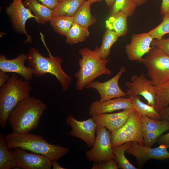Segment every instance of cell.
Returning <instances> with one entry per match:
<instances>
[{
	"label": "cell",
	"instance_id": "23",
	"mask_svg": "<svg viewBox=\"0 0 169 169\" xmlns=\"http://www.w3.org/2000/svg\"><path fill=\"white\" fill-rule=\"evenodd\" d=\"M50 24L54 29L59 34L66 36L74 23V16L54 15L50 20Z\"/></svg>",
	"mask_w": 169,
	"mask_h": 169
},
{
	"label": "cell",
	"instance_id": "16",
	"mask_svg": "<svg viewBox=\"0 0 169 169\" xmlns=\"http://www.w3.org/2000/svg\"><path fill=\"white\" fill-rule=\"evenodd\" d=\"M132 99L131 97L125 98L123 97L116 98L103 102L96 100L91 104L89 113L92 116L122 109H134L131 102Z\"/></svg>",
	"mask_w": 169,
	"mask_h": 169
},
{
	"label": "cell",
	"instance_id": "5",
	"mask_svg": "<svg viewBox=\"0 0 169 169\" xmlns=\"http://www.w3.org/2000/svg\"><path fill=\"white\" fill-rule=\"evenodd\" d=\"M27 60L32 69L33 74L38 78L42 77L47 73L55 76L60 83L63 91H67L72 81V78L63 70L61 63L63 59L60 56L52 54L46 57L34 47H32L27 54Z\"/></svg>",
	"mask_w": 169,
	"mask_h": 169
},
{
	"label": "cell",
	"instance_id": "40",
	"mask_svg": "<svg viewBox=\"0 0 169 169\" xmlns=\"http://www.w3.org/2000/svg\"><path fill=\"white\" fill-rule=\"evenodd\" d=\"M10 77L6 72L0 71V87L5 84L9 80Z\"/></svg>",
	"mask_w": 169,
	"mask_h": 169
},
{
	"label": "cell",
	"instance_id": "25",
	"mask_svg": "<svg viewBox=\"0 0 169 169\" xmlns=\"http://www.w3.org/2000/svg\"><path fill=\"white\" fill-rule=\"evenodd\" d=\"M141 122L142 133L145 132L169 130V122L164 119L159 120L141 115Z\"/></svg>",
	"mask_w": 169,
	"mask_h": 169
},
{
	"label": "cell",
	"instance_id": "45",
	"mask_svg": "<svg viewBox=\"0 0 169 169\" xmlns=\"http://www.w3.org/2000/svg\"><path fill=\"white\" fill-rule=\"evenodd\" d=\"M59 2H60L62 1H63L64 0H58ZM88 0V1H90L91 2H92L93 3H95V2H100L101 1V0Z\"/></svg>",
	"mask_w": 169,
	"mask_h": 169
},
{
	"label": "cell",
	"instance_id": "13",
	"mask_svg": "<svg viewBox=\"0 0 169 169\" xmlns=\"http://www.w3.org/2000/svg\"><path fill=\"white\" fill-rule=\"evenodd\" d=\"M67 124L71 128L70 135L80 139L90 147L95 143L97 124L91 117L84 120H76L72 115H69L66 119Z\"/></svg>",
	"mask_w": 169,
	"mask_h": 169
},
{
	"label": "cell",
	"instance_id": "9",
	"mask_svg": "<svg viewBox=\"0 0 169 169\" xmlns=\"http://www.w3.org/2000/svg\"><path fill=\"white\" fill-rule=\"evenodd\" d=\"M125 71V67H121L116 75L109 80L104 82L93 81L86 87L96 90L100 97L99 101L101 102L114 98L126 96L128 95L127 93L122 91L119 84V79Z\"/></svg>",
	"mask_w": 169,
	"mask_h": 169
},
{
	"label": "cell",
	"instance_id": "14",
	"mask_svg": "<svg viewBox=\"0 0 169 169\" xmlns=\"http://www.w3.org/2000/svg\"><path fill=\"white\" fill-rule=\"evenodd\" d=\"M6 10L15 28L18 31L26 35V42L31 41V37L28 34L25 29V24L28 19L31 18L35 19V17L30 10L24 5L23 0H13L7 7Z\"/></svg>",
	"mask_w": 169,
	"mask_h": 169
},
{
	"label": "cell",
	"instance_id": "8",
	"mask_svg": "<svg viewBox=\"0 0 169 169\" xmlns=\"http://www.w3.org/2000/svg\"><path fill=\"white\" fill-rule=\"evenodd\" d=\"M96 136L92 148L86 153L89 161L98 163L110 159H115L111 145V133L105 126L97 125Z\"/></svg>",
	"mask_w": 169,
	"mask_h": 169
},
{
	"label": "cell",
	"instance_id": "19",
	"mask_svg": "<svg viewBox=\"0 0 169 169\" xmlns=\"http://www.w3.org/2000/svg\"><path fill=\"white\" fill-rule=\"evenodd\" d=\"M127 17L122 12L110 15L105 21V27L114 31L119 37L123 36L128 32Z\"/></svg>",
	"mask_w": 169,
	"mask_h": 169
},
{
	"label": "cell",
	"instance_id": "6",
	"mask_svg": "<svg viewBox=\"0 0 169 169\" xmlns=\"http://www.w3.org/2000/svg\"><path fill=\"white\" fill-rule=\"evenodd\" d=\"M140 62L146 68L147 75L154 86L169 81V56L161 49L153 47Z\"/></svg>",
	"mask_w": 169,
	"mask_h": 169
},
{
	"label": "cell",
	"instance_id": "4",
	"mask_svg": "<svg viewBox=\"0 0 169 169\" xmlns=\"http://www.w3.org/2000/svg\"><path fill=\"white\" fill-rule=\"evenodd\" d=\"M32 89L28 81L13 73L0 89V126L6 127L10 112L20 101L30 97Z\"/></svg>",
	"mask_w": 169,
	"mask_h": 169
},
{
	"label": "cell",
	"instance_id": "30",
	"mask_svg": "<svg viewBox=\"0 0 169 169\" xmlns=\"http://www.w3.org/2000/svg\"><path fill=\"white\" fill-rule=\"evenodd\" d=\"M137 5L134 0H115L113 5L110 7V15L120 12L125 13L128 17L132 16L136 10Z\"/></svg>",
	"mask_w": 169,
	"mask_h": 169
},
{
	"label": "cell",
	"instance_id": "41",
	"mask_svg": "<svg viewBox=\"0 0 169 169\" xmlns=\"http://www.w3.org/2000/svg\"><path fill=\"white\" fill-rule=\"evenodd\" d=\"M160 115L162 119H164L169 122V106L163 110Z\"/></svg>",
	"mask_w": 169,
	"mask_h": 169
},
{
	"label": "cell",
	"instance_id": "43",
	"mask_svg": "<svg viewBox=\"0 0 169 169\" xmlns=\"http://www.w3.org/2000/svg\"><path fill=\"white\" fill-rule=\"evenodd\" d=\"M108 6L111 7L114 4L115 0H104Z\"/></svg>",
	"mask_w": 169,
	"mask_h": 169
},
{
	"label": "cell",
	"instance_id": "42",
	"mask_svg": "<svg viewBox=\"0 0 169 169\" xmlns=\"http://www.w3.org/2000/svg\"><path fill=\"white\" fill-rule=\"evenodd\" d=\"M52 167L53 169H66V168L62 166L58 162V161L56 160L52 162Z\"/></svg>",
	"mask_w": 169,
	"mask_h": 169
},
{
	"label": "cell",
	"instance_id": "36",
	"mask_svg": "<svg viewBox=\"0 0 169 169\" xmlns=\"http://www.w3.org/2000/svg\"><path fill=\"white\" fill-rule=\"evenodd\" d=\"M151 45L153 47L159 48L169 56V38L154 39L151 43Z\"/></svg>",
	"mask_w": 169,
	"mask_h": 169
},
{
	"label": "cell",
	"instance_id": "3",
	"mask_svg": "<svg viewBox=\"0 0 169 169\" xmlns=\"http://www.w3.org/2000/svg\"><path fill=\"white\" fill-rule=\"evenodd\" d=\"M99 48L97 45L94 50L86 47L79 50V53L81 57L79 59L80 69L75 74L77 90H83L89 84L101 75L111 74V71L106 66L110 58H101L98 53Z\"/></svg>",
	"mask_w": 169,
	"mask_h": 169
},
{
	"label": "cell",
	"instance_id": "33",
	"mask_svg": "<svg viewBox=\"0 0 169 169\" xmlns=\"http://www.w3.org/2000/svg\"><path fill=\"white\" fill-rule=\"evenodd\" d=\"M130 109L113 113H103L92 116L97 125H102L104 123L121 116L128 112Z\"/></svg>",
	"mask_w": 169,
	"mask_h": 169
},
{
	"label": "cell",
	"instance_id": "39",
	"mask_svg": "<svg viewBox=\"0 0 169 169\" xmlns=\"http://www.w3.org/2000/svg\"><path fill=\"white\" fill-rule=\"evenodd\" d=\"M169 12V0H162L160 7V14L164 15Z\"/></svg>",
	"mask_w": 169,
	"mask_h": 169
},
{
	"label": "cell",
	"instance_id": "2",
	"mask_svg": "<svg viewBox=\"0 0 169 169\" xmlns=\"http://www.w3.org/2000/svg\"><path fill=\"white\" fill-rule=\"evenodd\" d=\"M4 139L9 149L18 147L26 151L45 156L52 162L58 161L69 152L67 147L50 143L42 136L29 132H12L6 135Z\"/></svg>",
	"mask_w": 169,
	"mask_h": 169
},
{
	"label": "cell",
	"instance_id": "34",
	"mask_svg": "<svg viewBox=\"0 0 169 169\" xmlns=\"http://www.w3.org/2000/svg\"><path fill=\"white\" fill-rule=\"evenodd\" d=\"M165 131L164 130H160L143 133L144 146L151 147L157 141L161 134Z\"/></svg>",
	"mask_w": 169,
	"mask_h": 169
},
{
	"label": "cell",
	"instance_id": "12",
	"mask_svg": "<svg viewBox=\"0 0 169 169\" xmlns=\"http://www.w3.org/2000/svg\"><path fill=\"white\" fill-rule=\"evenodd\" d=\"M165 146L160 145L158 147L151 148L132 141L131 146L126 152L136 158L138 167H142L149 160H164L169 158V152Z\"/></svg>",
	"mask_w": 169,
	"mask_h": 169
},
{
	"label": "cell",
	"instance_id": "35",
	"mask_svg": "<svg viewBox=\"0 0 169 169\" xmlns=\"http://www.w3.org/2000/svg\"><path fill=\"white\" fill-rule=\"evenodd\" d=\"M110 159L106 161L95 163L92 167V169H118L119 167L115 160Z\"/></svg>",
	"mask_w": 169,
	"mask_h": 169
},
{
	"label": "cell",
	"instance_id": "29",
	"mask_svg": "<svg viewBox=\"0 0 169 169\" xmlns=\"http://www.w3.org/2000/svg\"><path fill=\"white\" fill-rule=\"evenodd\" d=\"M131 98L133 108L141 115H145L155 120H162L160 114L156 110L155 108L141 101L138 95Z\"/></svg>",
	"mask_w": 169,
	"mask_h": 169
},
{
	"label": "cell",
	"instance_id": "20",
	"mask_svg": "<svg viewBox=\"0 0 169 169\" xmlns=\"http://www.w3.org/2000/svg\"><path fill=\"white\" fill-rule=\"evenodd\" d=\"M92 3L86 0L82 4L73 16L74 23L86 28L95 23L96 18L92 15L90 12V5Z\"/></svg>",
	"mask_w": 169,
	"mask_h": 169
},
{
	"label": "cell",
	"instance_id": "31",
	"mask_svg": "<svg viewBox=\"0 0 169 169\" xmlns=\"http://www.w3.org/2000/svg\"><path fill=\"white\" fill-rule=\"evenodd\" d=\"M136 111L134 109H130L126 114L111 120L105 122L101 125L107 128L113 135L118 129L121 128L125 123L129 116Z\"/></svg>",
	"mask_w": 169,
	"mask_h": 169
},
{
	"label": "cell",
	"instance_id": "10",
	"mask_svg": "<svg viewBox=\"0 0 169 169\" xmlns=\"http://www.w3.org/2000/svg\"><path fill=\"white\" fill-rule=\"evenodd\" d=\"M125 85L127 88L126 93L130 97L141 95L147 101L148 104L155 108L156 94L154 86L141 73L140 75H133L130 81Z\"/></svg>",
	"mask_w": 169,
	"mask_h": 169
},
{
	"label": "cell",
	"instance_id": "28",
	"mask_svg": "<svg viewBox=\"0 0 169 169\" xmlns=\"http://www.w3.org/2000/svg\"><path fill=\"white\" fill-rule=\"evenodd\" d=\"M119 37L114 31L107 29L103 36L101 44L98 50V54L101 58H107L110 54L111 47Z\"/></svg>",
	"mask_w": 169,
	"mask_h": 169
},
{
	"label": "cell",
	"instance_id": "44",
	"mask_svg": "<svg viewBox=\"0 0 169 169\" xmlns=\"http://www.w3.org/2000/svg\"><path fill=\"white\" fill-rule=\"evenodd\" d=\"M147 0H134L137 6L143 4Z\"/></svg>",
	"mask_w": 169,
	"mask_h": 169
},
{
	"label": "cell",
	"instance_id": "26",
	"mask_svg": "<svg viewBox=\"0 0 169 169\" xmlns=\"http://www.w3.org/2000/svg\"><path fill=\"white\" fill-rule=\"evenodd\" d=\"M156 94L155 108L160 113L169 105V81L157 87L154 86Z\"/></svg>",
	"mask_w": 169,
	"mask_h": 169
},
{
	"label": "cell",
	"instance_id": "21",
	"mask_svg": "<svg viewBox=\"0 0 169 169\" xmlns=\"http://www.w3.org/2000/svg\"><path fill=\"white\" fill-rule=\"evenodd\" d=\"M87 0H64L59 2L54 9V15L73 16Z\"/></svg>",
	"mask_w": 169,
	"mask_h": 169
},
{
	"label": "cell",
	"instance_id": "22",
	"mask_svg": "<svg viewBox=\"0 0 169 169\" xmlns=\"http://www.w3.org/2000/svg\"><path fill=\"white\" fill-rule=\"evenodd\" d=\"M17 166L14 156L7 146L2 133L0 134V169H10Z\"/></svg>",
	"mask_w": 169,
	"mask_h": 169
},
{
	"label": "cell",
	"instance_id": "27",
	"mask_svg": "<svg viewBox=\"0 0 169 169\" xmlns=\"http://www.w3.org/2000/svg\"><path fill=\"white\" fill-rule=\"evenodd\" d=\"M132 141L125 142L121 145L112 147L115 160L118 163L119 168L122 169H137L127 159L125 156V152L131 146Z\"/></svg>",
	"mask_w": 169,
	"mask_h": 169
},
{
	"label": "cell",
	"instance_id": "18",
	"mask_svg": "<svg viewBox=\"0 0 169 169\" xmlns=\"http://www.w3.org/2000/svg\"><path fill=\"white\" fill-rule=\"evenodd\" d=\"M23 3L25 7L33 12L36 21L39 24H44L54 16L53 9L41 4L37 0H23Z\"/></svg>",
	"mask_w": 169,
	"mask_h": 169
},
{
	"label": "cell",
	"instance_id": "17",
	"mask_svg": "<svg viewBox=\"0 0 169 169\" xmlns=\"http://www.w3.org/2000/svg\"><path fill=\"white\" fill-rule=\"evenodd\" d=\"M27 59V54H23L11 59H7L5 56L0 55V70L6 73L17 74L22 76L25 80H31L33 78V71L30 66L27 67L25 65V62Z\"/></svg>",
	"mask_w": 169,
	"mask_h": 169
},
{
	"label": "cell",
	"instance_id": "11",
	"mask_svg": "<svg viewBox=\"0 0 169 169\" xmlns=\"http://www.w3.org/2000/svg\"><path fill=\"white\" fill-rule=\"evenodd\" d=\"M16 160V167L23 169H50L52 161L46 156L30 153L18 147L10 149Z\"/></svg>",
	"mask_w": 169,
	"mask_h": 169
},
{
	"label": "cell",
	"instance_id": "7",
	"mask_svg": "<svg viewBox=\"0 0 169 169\" xmlns=\"http://www.w3.org/2000/svg\"><path fill=\"white\" fill-rule=\"evenodd\" d=\"M141 115L136 110L129 117L125 124L113 135H111L112 147L129 141H135L144 145L141 122Z\"/></svg>",
	"mask_w": 169,
	"mask_h": 169
},
{
	"label": "cell",
	"instance_id": "24",
	"mask_svg": "<svg viewBox=\"0 0 169 169\" xmlns=\"http://www.w3.org/2000/svg\"><path fill=\"white\" fill-rule=\"evenodd\" d=\"M90 35L88 28L74 23L66 35V43L72 45L84 41Z\"/></svg>",
	"mask_w": 169,
	"mask_h": 169
},
{
	"label": "cell",
	"instance_id": "15",
	"mask_svg": "<svg viewBox=\"0 0 169 169\" xmlns=\"http://www.w3.org/2000/svg\"><path fill=\"white\" fill-rule=\"evenodd\" d=\"M154 39L148 32L133 34L130 43L125 46V51L129 59L140 62L143 56L153 47L151 45Z\"/></svg>",
	"mask_w": 169,
	"mask_h": 169
},
{
	"label": "cell",
	"instance_id": "38",
	"mask_svg": "<svg viewBox=\"0 0 169 169\" xmlns=\"http://www.w3.org/2000/svg\"><path fill=\"white\" fill-rule=\"evenodd\" d=\"M157 141L160 145H163L168 148L169 147V132L166 134L161 135Z\"/></svg>",
	"mask_w": 169,
	"mask_h": 169
},
{
	"label": "cell",
	"instance_id": "37",
	"mask_svg": "<svg viewBox=\"0 0 169 169\" xmlns=\"http://www.w3.org/2000/svg\"><path fill=\"white\" fill-rule=\"evenodd\" d=\"M41 2L42 4L49 8L54 9L59 3L58 0H37Z\"/></svg>",
	"mask_w": 169,
	"mask_h": 169
},
{
	"label": "cell",
	"instance_id": "32",
	"mask_svg": "<svg viewBox=\"0 0 169 169\" xmlns=\"http://www.w3.org/2000/svg\"><path fill=\"white\" fill-rule=\"evenodd\" d=\"M163 16L161 23L148 32L154 39H161L164 35L169 33V12Z\"/></svg>",
	"mask_w": 169,
	"mask_h": 169
},
{
	"label": "cell",
	"instance_id": "1",
	"mask_svg": "<svg viewBox=\"0 0 169 169\" xmlns=\"http://www.w3.org/2000/svg\"><path fill=\"white\" fill-rule=\"evenodd\" d=\"M47 106L41 100L30 96L19 102L8 118L12 132L29 133L37 128L41 117Z\"/></svg>",
	"mask_w": 169,
	"mask_h": 169
}]
</instances>
